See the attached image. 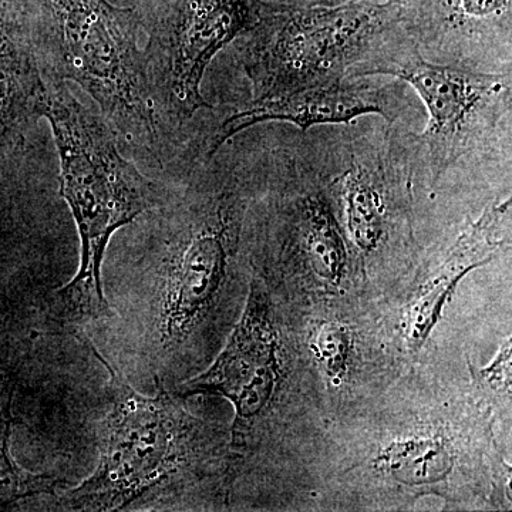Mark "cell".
<instances>
[{"instance_id":"1","label":"cell","mask_w":512,"mask_h":512,"mask_svg":"<svg viewBox=\"0 0 512 512\" xmlns=\"http://www.w3.org/2000/svg\"><path fill=\"white\" fill-rule=\"evenodd\" d=\"M158 210L143 256L114 292L106 325L120 370L183 382L210 356L232 308L248 197L234 173H207Z\"/></svg>"},{"instance_id":"2","label":"cell","mask_w":512,"mask_h":512,"mask_svg":"<svg viewBox=\"0 0 512 512\" xmlns=\"http://www.w3.org/2000/svg\"><path fill=\"white\" fill-rule=\"evenodd\" d=\"M74 336L109 372V404L99 426V466L77 487L57 493L60 510H168L224 470L231 460L220 429L188 413L184 397L160 380L156 396L138 393L92 340Z\"/></svg>"},{"instance_id":"3","label":"cell","mask_w":512,"mask_h":512,"mask_svg":"<svg viewBox=\"0 0 512 512\" xmlns=\"http://www.w3.org/2000/svg\"><path fill=\"white\" fill-rule=\"evenodd\" d=\"M43 117L49 120L60 158V194L80 235L79 271L50 298L49 318L73 335L110 322L114 313L104 295L103 259L120 228L170 198L123 157L113 128L84 107L63 82H46Z\"/></svg>"},{"instance_id":"4","label":"cell","mask_w":512,"mask_h":512,"mask_svg":"<svg viewBox=\"0 0 512 512\" xmlns=\"http://www.w3.org/2000/svg\"><path fill=\"white\" fill-rule=\"evenodd\" d=\"M242 37L251 101H262L362 79L410 36L402 3L353 0L315 8L265 2L261 18Z\"/></svg>"},{"instance_id":"5","label":"cell","mask_w":512,"mask_h":512,"mask_svg":"<svg viewBox=\"0 0 512 512\" xmlns=\"http://www.w3.org/2000/svg\"><path fill=\"white\" fill-rule=\"evenodd\" d=\"M46 82H74L131 146L160 153L158 110L140 49L137 9L109 0H40L32 29Z\"/></svg>"},{"instance_id":"6","label":"cell","mask_w":512,"mask_h":512,"mask_svg":"<svg viewBox=\"0 0 512 512\" xmlns=\"http://www.w3.org/2000/svg\"><path fill=\"white\" fill-rule=\"evenodd\" d=\"M390 76L412 86L429 111V124L417 137L431 187L450 168L491 146L511 117V72L488 73L426 60L407 39L365 77Z\"/></svg>"},{"instance_id":"7","label":"cell","mask_w":512,"mask_h":512,"mask_svg":"<svg viewBox=\"0 0 512 512\" xmlns=\"http://www.w3.org/2000/svg\"><path fill=\"white\" fill-rule=\"evenodd\" d=\"M264 0H141L137 10L147 35L144 55L157 110L184 124L212 110L201 84L212 59L247 35L261 18Z\"/></svg>"},{"instance_id":"8","label":"cell","mask_w":512,"mask_h":512,"mask_svg":"<svg viewBox=\"0 0 512 512\" xmlns=\"http://www.w3.org/2000/svg\"><path fill=\"white\" fill-rule=\"evenodd\" d=\"M281 380L274 308L264 284L254 279L244 315L215 362L200 375L175 384L181 397L217 394L235 407L231 447L244 453L258 441Z\"/></svg>"},{"instance_id":"9","label":"cell","mask_w":512,"mask_h":512,"mask_svg":"<svg viewBox=\"0 0 512 512\" xmlns=\"http://www.w3.org/2000/svg\"><path fill=\"white\" fill-rule=\"evenodd\" d=\"M404 28L420 53L481 72H511L512 0H400Z\"/></svg>"},{"instance_id":"10","label":"cell","mask_w":512,"mask_h":512,"mask_svg":"<svg viewBox=\"0 0 512 512\" xmlns=\"http://www.w3.org/2000/svg\"><path fill=\"white\" fill-rule=\"evenodd\" d=\"M403 104L400 87L393 84L377 87L349 83V80L332 86L312 87L276 99L249 101L247 107L222 121L211 138L207 158L214 157L228 140L256 124L284 121L306 133L315 126L348 124L366 114H379L393 126L402 116Z\"/></svg>"},{"instance_id":"11","label":"cell","mask_w":512,"mask_h":512,"mask_svg":"<svg viewBox=\"0 0 512 512\" xmlns=\"http://www.w3.org/2000/svg\"><path fill=\"white\" fill-rule=\"evenodd\" d=\"M46 79L19 0H0V140L19 143L43 117Z\"/></svg>"},{"instance_id":"12","label":"cell","mask_w":512,"mask_h":512,"mask_svg":"<svg viewBox=\"0 0 512 512\" xmlns=\"http://www.w3.org/2000/svg\"><path fill=\"white\" fill-rule=\"evenodd\" d=\"M510 214V200L494 204L457 239L407 316L406 335L413 346L423 345L458 282L493 259L510 231Z\"/></svg>"},{"instance_id":"13","label":"cell","mask_w":512,"mask_h":512,"mask_svg":"<svg viewBox=\"0 0 512 512\" xmlns=\"http://www.w3.org/2000/svg\"><path fill=\"white\" fill-rule=\"evenodd\" d=\"M12 402V379L0 370V507L36 495H56L66 488L59 478L30 473L13 461L9 450Z\"/></svg>"},{"instance_id":"14","label":"cell","mask_w":512,"mask_h":512,"mask_svg":"<svg viewBox=\"0 0 512 512\" xmlns=\"http://www.w3.org/2000/svg\"><path fill=\"white\" fill-rule=\"evenodd\" d=\"M377 463L399 483L426 485L439 483L450 473V450L437 439H412L390 444Z\"/></svg>"},{"instance_id":"15","label":"cell","mask_w":512,"mask_h":512,"mask_svg":"<svg viewBox=\"0 0 512 512\" xmlns=\"http://www.w3.org/2000/svg\"><path fill=\"white\" fill-rule=\"evenodd\" d=\"M315 352L326 373L332 379H342L348 370L350 357V336L345 326L325 323L316 335Z\"/></svg>"},{"instance_id":"16","label":"cell","mask_w":512,"mask_h":512,"mask_svg":"<svg viewBox=\"0 0 512 512\" xmlns=\"http://www.w3.org/2000/svg\"><path fill=\"white\" fill-rule=\"evenodd\" d=\"M274 5L292 6V8H315V6H338L353 0H265ZM400 2V0H396Z\"/></svg>"}]
</instances>
